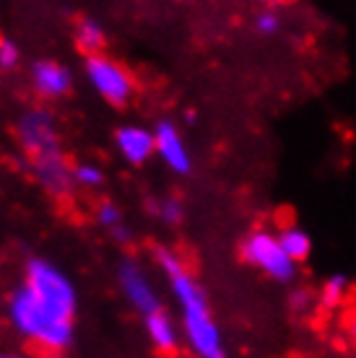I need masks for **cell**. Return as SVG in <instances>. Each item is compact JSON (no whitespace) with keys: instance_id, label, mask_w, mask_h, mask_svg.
<instances>
[{"instance_id":"6da1fadb","label":"cell","mask_w":356,"mask_h":358,"mask_svg":"<svg viewBox=\"0 0 356 358\" xmlns=\"http://www.w3.org/2000/svg\"><path fill=\"white\" fill-rule=\"evenodd\" d=\"M161 273L172 288V296L179 306V322H182V338L187 341V348L196 358H229L224 345L221 330L216 324L205 291L200 288L193 273L187 270L177 252L170 247H159L153 252Z\"/></svg>"},{"instance_id":"7a4b0ae2","label":"cell","mask_w":356,"mask_h":358,"mask_svg":"<svg viewBox=\"0 0 356 358\" xmlns=\"http://www.w3.org/2000/svg\"><path fill=\"white\" fill-rule=\"evenodd\" d=\"M8 322L36 348L57 353L73 343V320L62 317L42 299H36L24 283L8 296Z\"/></svg>"},{"instance_id":"3957f363","label":"cell","mask_w":356,"mask_h":358,"mask_svg":"<svg viewBox=\"0 0 356 358\" xmlns=\"http://www.w3.org/2000/svg\"><path fill=\"white\" fill-rule=\"evenodd\" d=\"M24 286L42 299L47 306H53L55 312H60L62 317L73 320L76 317V304H78V296H76V286L57 265L47 260H32L27 262L24 270Z\"/></svg>"},{"instance_id":"277c9868","label":"cell","mask_w":356,"mask_h":358,"mask_svg":"<svg viewBox=\"0 0 356 358\" xmlns=\"http://www.w3.org/2000/svg\"><path fill=\"white\" fill-rule=\"evenodd\" d=\"M242 260L258 268L263 275H268L276 283H292L296 278V262L289 257L278 242V234H271L266 229L249 231L242 242Z\"/></svg>"},{"instance_id":"5b68a950","label":"cell","mask_w":356,"mask_h":358,"mask_svg":"<svg viewBox=\"0 0 356 358\" xmlns=\"http://www.w3.org/2000/svg\"><path fill=\"white\" fill-rule=\"evenodd\" d=\"M83 73L89 78L91 89L97 91L99 96L115 104V107H123L130 101L135 91L133 76L125 71L123 65L112 60L109 55H89L86 63H83Z\"/></svg>"},{"instance_id":"8992f818","label":"cell","mask_w":356,"mask_h":358,"mask_svg":"<svg viewBox=\"0 0 356 358\" xmlns=\"http://www.w3.org/2000/svg\"><path fill=\"white\" fill-rule=\"evenodd\" d=\"M16 135L21 148L32 159L60 151L57 148V125H55L53 115L45 112V109H29V112H24L16 125Z\"/></svg>"},{"instance_id":"52a82bcc","label":"cell","mask_w":356,"mask_h":358,"mask_svg":"<svg viewBox=\"0 0 356 358\" xmlns=\"http://www.w3.org/2000/svg\"><path fill=\"white\" fill-rule=\"evenodd\" d=\"M117 278H120V288H123L128 304L133 306L135 312L149 317V314L164 309L159 299V291L153 286L151 275L143 270L141 262L135 260H125L117 270Z\"/></svg>"},{"instance_id":"ba28073f","label":"cell","mask_w":356,"mask_h":358,"mask_svg":"<svg viewBox=\"0 0 356 358\" xmlns=\"http://www.w3.org/2000/svg\"><path fill=\"white\" fill-rule=\"evenodd\" d=\"M153 141H156V156L167 164L174 174H187L193 169V159H190V151H187L185 141H182V133L177 130L174 122L170 120H161L153 127Z\"/></svg>"},{"instance_id":"9c48e42d","label":"cell","mask_w":356,"mask_h":358,"mask_svg":"<svg viewBox=\"0 0 356 358\" xmlns=\"http://www.w3.org/2000/svg\"><path fill=\"white\" fill-rule=\"evenodd\" d=\"M32 174L34 179L53 195H65L73 185V169L71 164L62 159L60 151L45 153V156H34L32 159Z\"/></svg>"},{"instance_id":"30bf717a","label":"cell","mask_w":356,"mask_h":358,"mask_svg":"<svg viewBox=\"0 0 356 358\" xmlns=\"http://www.w3.org/2000/svg\"><path fill=\"white\" fill-rule=\"evenodd\" d=\"M117 153L123 156L128 164L141 166L156 153V141H153V130L143 125H123L115 133Z\"/></svg>"},{"instance_id":"8fae6325","label":"cell","mask_w":356,"mask_h":358,"mask_svg":"<svg viewBox=\"0 0 356 358\" xmlns=\"http://www.w3.org/2000/svg\"><path fill=\"white\" fill-rule=\"evenodd\" d=\"M32 86H34V91L39 96L60 99L71 91L73 76L57 60H36L32 65Z\"/></svg>"},{"instance_id":"7c38bea8","label":"cell","mask_w":356,"mask_h":358,"mask_svg":"<svg viewBox=\"0 0 356 358\" xmlns=\"http://www.w3.org/2000/svg\"><path fill=\"white\" fill-rule=\"evenodd\" d=\"M143 324H146V335H149V341L156 350L161 353H174L179 348V327L174 324L170 312H159L149 314V317H143Z\"/></svg>"},{"instance_id":"4fadbf2b","label":"cell","mask_w":356,"mask_h":358,"mask_svg":"<svg viewBox=\"0 0 356 358\" xmlns=\"http://www.w3.org/2000/svg\"><path fill=\"white\" fill-rule=\"evenodd\" d=\"M278 242H281L284 252L296 262V265H299V262H304L312 255V236L304 231V229H299V226H294V224L284 226V229L278 231Z\"/></svg>"},{"instance_id":"5bb4252c","label":"cell","mask_w":356,"mask_h":358,"mask_svg":"<svg viewBox=\"0 0 356 358\" xmlns=\"http://www.w3.org/2000/svg\"><path fill=\"white\" fill-rule=\"evenodd\" d=\"M348 294H351V280L343 273H333V275L325 278L317 299H320V304L325 309H336V306H341L346 301Z\"/></svg>"},{"instance_id":"9a60e30c","label":"cell","mask_w":356,"mask_h":358,"mask_svg":"<svg viewBox=\"0 0 356 358\" xmlns=\"http://www.w3.org/2000/svg\"><path fill=\"white\" fill-rule=\"evenodd\" d=\"M76 42L89 55H99L104 42H107V36H104V29L97 18H81L78 27H76Z\"/></svg>"},{"instance_id":"2e32d148","label":"cell","mask_w":356,"mask_h":358,"mask_svg":"<svg viewBox=\"0 0 356 358\" xmlns=\"http://www.w3.org/2000/svg\"><path fill=\"white\" fill-rule=\"evenodd\" d=\"M73 182L81 187H99L104 182V171L97 164H76L73 166Z\"/></svg>"},{"instance_id":"e0dca14e","label":"cell","mask_w":356,"mask_h":358,"mask_svg":"<svg viewBox=\"0 0 356 358\" xmlns=\"http://www.w3.org/2000/svg\"><path fill=\"white\" fill-rule=\"evenodd\" d=\"M252 27H255V31H258L260 36H273V34H278V29H281V16H278L273 8H266L255 16Z\"/></svg>"},{"instance_id":"ac0fdd59","label":"cell","mask_w":356,"mask_h":358,"mask_svg":"<svg viewBox=\"0 0 356 358\" xmlns=\"http://www.w3.org/2000/svg\"><path fill=\"white\" fill-rule=\"evenodd\" d=\"M97 221L104 226V229L115 231L117 226H123V213H120V208H117L112 200H102L97 206Z\"/></svg>"},{"instance_id":"d6986e66","label":"cell","mask_w":356,"mask_h":358,"mask_svg":"<svg viewBox=\"0 0 356 358\" xmlns=\"http://www.w3.org/2000/svg\"><path fill=\"white\" fill-rule=\"evenodd\" d=\"M156 215H159L164 224H179L182 221V203L174 200V197H167V200H161L153 206Z\"/></svg>"},{"instance_id":"ffe728a7","label":"cell","mask_w":356,"mask_h":358,"mask_svg":"<svg viewBox=\"0 0 356 358\" xmlns=\"http://www.w3.org/2000/svg\"><path fill=\"white\" fill-rule=\"evenodd\" d=\"M18 60H21V50L13 39H0V68L3 71H11L16 68Z\"/></svg>"},{"instance_id":"44dd1931","label":"cell","mask_w":356,"mask_h":358,"mask_svg":"<svg viewBox=\"0 0 356 358\" xmlns=\"http://www.w3.org/2000/svg\"><path fill=\"white\" fill-rule=\"evenodd\" d=\"M315 304V294H312L310 288H292V294H289V306L294 309V312H307L310 306Z\"/></svg>"},{"instance_id":"7402d4cb","label":"cell","mask_w":356,"mask_h":358,"mask_svg":"<svg viewBox=\"0 0 356 358\" xmlns=\"http://www.w3.org/2000/svg\"><path fill=\"white\" fill-rule=\"evenodd\" d=\"M0 358H29L27 353H18V350H3Z\"/></svg>"},{"instance_id":"603a6c76","label":"cell","mask_w":356,"mask_h":358,"mask_svg":"<svg viewBox=\"0 0 356 358\" xmlns=\"http://www.w3.org/2000/svg\"><path fill=\"white\" fill-rule=\"evenodd\" d=\"M348 335H351V341H354V345H356V317L351 320V324H348Z\"/></svg>"},{"instance_id":"cb8c5ba5","label":"cell","mask_w":356,"mask_h":358,"mask_svg":"<svg viewBox=\"0 0 356 358\" xmlns=\"http://www.w3.org/2000/svg\"><path fill=\"white\" fill-rule=\"evenodd\" d=\"M47 358H60V356H47Z\"/></svg>"}]
</instances>
